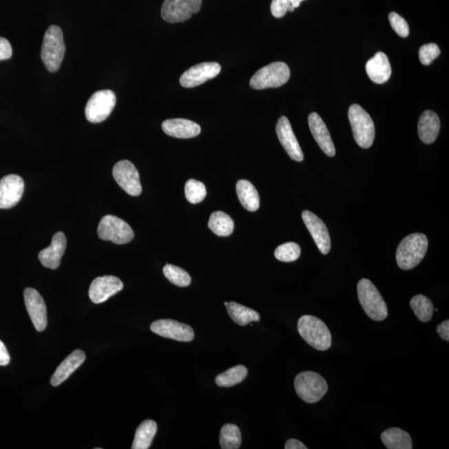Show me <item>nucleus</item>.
Returning <instances> with one entry per match:
<instances>
[{"mask_svg": "<svg viewBox=\"0 0 449 449\" xmlns=\"http://www.w3.org/2000/svg\"><path fill=\"white\" fill-rule=\"evenodd\" d=\"M428 240L422 233L406 236L399 244L396 251L397 264L404 271L411 270L422 262L427 253Z\"/></svg>", "mask_w": 449, "mask_h": 449, "instance_id": "f257e3e1", "label": "nucleus"}, {"mask_svg": "<svg viewBox=\"0 0 449 449\" xmlns=\"http://www.w3.org/2000/svg\"><path fill=\"white\" fill-rule=\"evenodd\" d=\"M297 328L304 342L315 350L326 351L331 348V331L322 320L313 315H303L298 320Z\"/></svg>", "mask_w": 449, "mask_h": 449, "instance_id": "f03ea898", "label": "nucleus"}, {"mask_svg": "<svg viewBox=\"0 0 449 449\" xmlns=\"http://www.w3.org/2000/svg\"><path fill=\"white\" fill-rule=\"evenodd\" d=\"M358 298L366 315L375 322H382L388 316L386 302L370 280H360L357 286Z\"/></svg>", "mask_w": 449, "mask_h": 449, "instance_id": "7ed1b4c3", "label": "nucleus"}, {"mask_svg": "<svg viewBox=\"0 0 449 449\" xmlns=\"http://www.w3.org/2000/svg\"><path fill=\"white\" fill-rule=\"evenodd\" d=\"M65 54L63 35L57 25H52L44 34L41 59L46 69L54 73L59 70Z\"/></svg>", "mask_w": 449, "mask_h": 449, "instance_id": "20e7f679", "label": "nucleus"}, {"mask_svg": "<svg viewBox=\"0 0 449 449\" xmlns=\"http://www.w3.org/2000/svg\"><path fill=\"white\" fill-rule=\"evenodd\" d=\"M355 142L360 147L370 148L375 141V124L370 115L358 104H353L348 112Z\"/></svg>", "mask_w": 449, "mask_h": 449, "instance_id": "39448f33", "label": "nucleus"}, {"mask_svg": "<svg viewBox=\"0 0 449 449\" xmlns=\"http://www.w3.org/2000/svg\"><path fill=\"white\" fill-rule=\"evenodd\" d=\"M295 388L304 402L315 404L326 395L328 384L326 380L317 373L304 371L295 377Z\"/></svg>", "mask_w": 449, "mask_h": 449, "instance_id": "423d86ee", "label": "nucleus"}, {"mask_svg": "<svg viewBox=\"0 0 449 449\" xmlns=\"http://www.w3.org/2000/svg\"><path fill=\"white\" fill-rule=\"evenodd\" d=\"M291 71L286 63L275 62L259 70L250 81V86L254 90L279 87L290 79Z\"/></svg>", "mask_w": 449, "mask_h": 449, "instance_id": "0eeeda50", "label": "nucleus"}, {"mask_svg": "<svg viewBox=\"0 0 449 449\" xmlns=\"http://www.w3.org/2000/svg\"><path fill=\"white\" fill-rule=\"evenodd\" d=\"M98 234L100 239L117 244H127L134 238V232L129 224L112 215L103 216L100 220Z\"/></svg>", "mask_w": 449, "mask_h": 449, "instance_id": "6e6552de", "label": "nucleus"}, {"mask_svg": "<svg viewBox=\"0 0 449 449\" xmlns=\"http://www.w3.org/2000/svg\"><path fill=\"white\" fill-rule=\"evenodd\" d=\"M116 95L111 90H100L92 95L85 107L88 122L99 123L106 120L114 109Z\"/></svg>", "mask_w": 449, "mask_h": 449, "instance_id": "1a4fd4ad", "label": "nucleus"}, {"mask_svg": "<svg viewBox=\"0 0 449 449\" xmlns=\"http://www.w3.org/2000/svg\"><path fill=\"white\" fill-rule=\"evenodd\" d=\"M202 0H165L162 6V18L168 23H182L198 13Z\"/></svg>", "mask_w": 449, "mask_h": 449, "instance_id": "9d476101", "label": "nucleus"}, {"mask_svg": "<svg viewBox=\"0 0 449 449\" xmlns=\"http://www.w3.org/2000/svg\"><path fill=\"white\" fill-rule=\"evenodd\" d=\"M112 176L120 187L128 195L138 196L142 194V185L137 168L127 160L115 164Z\"/></svg>", "mask_w": 449, "mask_h": 449, "instance_id": "9b49d317", "label": "nucleus"}, {"mask_svg": "<svg viewBox=\"0 0 449 449\" xmlns=\"http://www.w3.org/2000/svg\"><path fill=\"white\" fill-rule=\"evenodd\" d=\"M151 331L164 338L176 342H190L194 339V328L174 320H158L151 324Z\"/></svg>", "mask_w": 449, "mask_h": 449, "instance_id": "f8f14e48", "label": "nucleus"}, {"mask_svg": "<svg viewBox=\"0 0 449 449\" xmlns=\"http://www.w3.org/2000/svg\"><path fill=\"white\" fill-rule=\"evenodd\" d=\"M25 182L19 176L8 175L0 180V209H10L21 200Z\"/></svg>", "mask_w": 449, "mask_h": 449, "instance_id": "ddd939ff", "label": "nucleus"}, {"mask_svg": "<svg viewBox=\"0 0 449 449\" xmlns=\"http://www.w3.org/2000/svg\"><path fill=\"white\" fill-rule=\"evenodd\" d=\"M23 297L28 313L36 331H43L47 327L48 316L46 304L41 295L35 289L26 288L23 292Z\"/></svg>", "mask_w": 449, "mask_h": 449, "instance_id": "4468645a", "label": "nucleus"}, {"mask_svg": "<svg viewBox=\"0 0 449 449\" xmlns=\"http://www.w3.org/2000/svg\"><path fill=\"white\" fill-rule=\"evenodd\" d=\"M123 289L122 280L116 276L105 275L97 278L90 284V298L94 304H101L118 293Z\"/></svg>", "mask_w": 449, "mask_h": 449, "instance_id": "2eb2a0df", "label": "nucleus"}, {"mask_svg": "<svg viewBox=\"0 0 449 449\" xmlns=\"http://www.w3.org/2000/svg\"><path fill=\"white\" fill-rule=\"evenodd\" d=\"M220 65L215 62H206L190 67L180 78V84L184 87H194L220 74Z\"/></svg>", "mask_w": 449, "mask_h": 449, "instance_id": "dca6fc26", "label": "nucleus"}, {"mask_svg": "<svg viewBox=\"0 0 449 449\" xmlns=\"http://www.w3.org/2000/svg\"><path fill=\"white\" fill-rule=\"evenodd\" d=\"M302 219L320 251L327 255L331 251V240L326 224L310 211L302 212Z\"/></svg>", "mask_w": 449, "mask_h": 449, "instance_id": "f3484780", "label": "nucleus"}, {"mask_svg": "<svg viewBox=\"0 0 449 449\" xmlns=\"http://www.w3.org/2000/svg\"><path fill=\"white\" fill-rule=\"evenodd\" d=\"M275 131L279 141L290 158L296 162H302L304 154L302 147H300L298 140L292 130L291 123L286 117H282L278 120Z\"/></svg>", "mask_w": 449, "mask_h": 449, "instance_id": "a211bd4d", "label": "nucleus"}, {"mask_svg": "<svg viewBox=\"0 0 449 449\" xmlns=\"http://www.w3.org/2000/svg\"><path fill=\"white\" fill-rule=\"evenodd\" d=\"M67 239L63 232H57L52 239L51 244L46 249L39 252V259L44 267L55 270L60 266L61 259L65 252Z\"/></svg>", "mask_w": 449, "mask_h": 449, "instance_id": "6ab92c4d", "label": "nucleus"}, {"mask_svg": "<svg viewBox=\"0 0 449 449\" xmlns=\"http://www.w3.org/2000/svg\"><path fill=\"white\" fill-rule=\"evenodd\" d=\"M308 123L313 137L318 143L319 147L328 156H331V158L335 156V147L334 143H333L330 132H328L326 123H324L322 118L316 112H312L309 116Z\"/></svg>", "mask_w": 449, "mask_h": 449, "instance_id": "aec40b11", "label": "nucleus"}, {"mask_svg": "<svg viewBox=\"0 0 449 449\" xmlns=\"http://www.w3.org/2000/svg\"><path fill=\"white\" fill-rule=\"evenodd\" d=\"M162 127L166 134L176 138H191L200 134L198 123L183 118L167 119L163 122Z\"/></svg>", "mask_w": 449, "mask_h": 449, "instance_id": "412c9836", "label": "nucleus"}, {"mask_svg": "<svg viewBox=\"0 0 449 449\" xmlns=\"http://www.w3.org/2000/svg\"><path fill=\"white\" fill-rule=\"evenodd\" d=\"M86 355L82 351H74L60 364L57 370L51 378V384L54 387L60 386L64 381L70 378L75 370L85 362Z\"/></svg>", "mask_w": 449, "mask_h": 449, "instance_id": "4be33fe9", "label": "nucleus"}, {"mask_svg": "<svg viewBox=\"0 0 449 449\" xmlns=\"http://www.w3.org/2000/svg\"><path fill=\"white\" fill-rule=\"evenodd\" d=\"M366 69L368 77L373 82L378 84L386 83L392 74L390 60L382 52H379L368 60Z\"/></svg>", "mask_w": 449, "mask_h": 449, "instance_id": "5701e85b", "label": "nucleus"}, {"mask_svg": "<svg viewBox=\"0 0 449 449\" xmlns=\"http://www.w3.org/2000/svg\"><path fill=\"white\" fill-rule=\"evenodd\" d=\"M440 131V120L435 112L427 110L423 112L418 124L419 138L425 144L435 142Z\"/></svg>", "mask_w": 449, "mask_h": 449, "instance_id": "b1692460", "label": "nucleus"}, {"mask_svg": "<svg viewBox=\"0 0 449 449\" xmlns=\"http://www.w3.org/2000/svg\"><path fill=\"white\" fill-rule=\"evenodd\" d=\"M236 194L240 202L249 211H255L260 207V196L253 184L247 180H240L236 183Z\"/></svg>", "mask_w": 449, "mask_h": 449, "instance_id": "393cba45", "label": "nucleus"}, {"mask_svg": "<svg viewBox=\"0 0 449 449\" xmlns=\"http://www.w3.org/2000/svg\"><path fill=\"white\" fill-rule=\"evenodd\" d=\"M381 440L388 449H412L411 436L399 428H390L383 432Z\"/></svg>", "mask_w": 449, "mask_h": 449, "instance_id": "a878e982", "label": "nucleus"}, {"mask_svg": "<svg viewBox=\"0 0 449 449\" xmlns=\"http://www.w3.org/2000/svg\"><path fill=\"white\" fill-rule=\"evenodd\" d=\"M158 431V425L154 420L147 419L139 425L136 431L132 449H147L149 448L152 440Z\"/></svg>", "mask_w": 449, "mask_h": 449, "instance_id": "bb28decb", "label": "nucleus"}, {"mask_svg": "<svg viewBox=\"0 0 449 449\" xmlns=\"http://www.w3.org/2000/svg\"><path fill=\"white\" fill-rule=\"evenodd\" d=\"M227 310L231 320L240 326L259 322L260 319L258 312L234 302H228Z\"/></svg>", "mask_w": 449, "mask_h": 449, "instance_id": "cd10ccee", "label": "nucleus"}, {"mask_svg": "<svg viewBox=\"0 0 449 449\" xmlns=\"http://www.w3.org/2000/svg\"><path fill=\"white\" fill-rule=\"evenodd\" d=\"M211 231L219 236H229L234 231V222L229 216L223 211L213 212L208 222Z\"/></svg>", "mask_w": 449, "mask_h": 449, "instance_id": "c85d7f7f", "label": "nucleus"}, {"mask_svg": "<svg viewBox=\"0 0 449 449\" xmlns=\"http://www.w3.org/2000/svg\"><path fill=\"white\" fill-rule=\"evenodd\" d=\"M247 368L243 366H236L229 368L216 377V384L220 387H232L236 386L247 378Z\"/></svg>", "mask_w": 449, "mask_h": 449, "instance_id": "c756f323", "label": "nucleus"}, {"mask_svg": "<svg viewBox=\"0 0 449 449\" xmlns=\"http://www.w3.org/2000/svg\"><path fill=\"white\" fill-rule=\"evenodd\" d=\"M220 444L222 449H238L242 444V434L235 424H224L220 430Z\"/></svg>", "mask_w": 449, "mask_h": 449, "instance_id": "7c9ffc66", "label": "nucleus"}, {"mask_svg": "<svg viewBox=\"0 0 449 449\" xmlns=\"http://www.w3.org/2000/svg\"><path fill=\"white\" fill-rule=\"evenodd\" d=\"M410 306L420 322L425 323L430 322L432 314H434L435 308L434 304L427 296L423 295H415L410 300Z\"/></svg>", "mask_w": 449, "mask_h": 449, "instance_id": "2f4dec72", "label": "nucleus"}, {"mask_svg": "<svg viewBox=\"0 0 449 449\" xmlns=\"http://www.w3.org/2000/svg\"><path fill=\"white\" fill-rule=\"evenodd\" d=\"M163 274L171 284L179 287H187L191 282L189 274L183 269L167 264L163 268Z\"/></svg>", "mask_w": 449, "mask_h": 449, "instance_id": "473e14b6", "label": "nucleus"}, {"mask_svg": "<svg viewBox=\"0 0 449 449\" xmlns=\"http://www.w3.org/2000/svg\"><path fill=\"white\" fill-rule=\"evenodd\" d=\"M186 198L191 204L202 202L207 196V188L202 182L188 180L185 185Z\"/></svg>", "mask_w": 449, "mask_h": 449, "instance_id": "72a5a7b5", "label": "nucleus"}, {"mask_svg": "<svg viewBox=\"0 0 449 449\" xmlns=\"http://www.w3.org/2000/svg\"><path fill=\"white\" fill-rule=\"evenodd\" d=\"M302 250L298 244L288 242L280 244L275 251V258L284 262H292L298 260Z\"/></svg>", "mask_w": 449, "mask_h": 449, "instance_id": "f704fd0d", "label": "nucleus"}, {"mask_svg": "<svg viewBox=\"0 0 449 449\" xmlns=\"http://www.w3.org/2000/svg\"><path fill=\"white\" fill-rule=\"evenodd\" d=\"M441 54L439 47L436 43L424 44L420 48L419 56L420 62L424 65H430L432 61Z\"/></svg>", "mask_w": 449, "mask_h": 449, "instance_id": "c9c22d12", "label": "nucleus"}, {"mask_svg": "<svg viewBox=\"0 0 449 449\" xmlns=\"http://www.w3.org/2000/svg\"><path fill=\"white\" fill-rule=\"evenodd\" d=\"M388 19H390V23L393 30H394L397 34L399 35L400 37L406 38L408 34H410V27H408V23L406 19L395 12H392V13L388 15Z\"/></svg>", "mask_w": 449, "mask_h": 449, "instance_id": "e433bc0d", "label": "nucleus"}, {"mask_svg": "<svg viewBox=\"0 0 449 449\" xmlns=\"http://www.w3.org/2000/svg\"><path fill=\"white\" fill-rule=\"evenodd\" d=\"M295 9L291 0H272L271 11L275 18H282L288 11L293 12Z\"/></svg>", "mask_w": 449, "mask_h": 449, "instance_id": "4c0bfd02", "label": "nucleus"}, {"mask_svg": "<svg viewBox=\"0 0 449 449\" xmlns=\"http://www.w3.org/2000/svg\"><path fill=\"white\" fill-rule=\"evenodd\" d=\"M13 54L11 44L5 38L0 37V61L10 59Z\"/></svg>", "mask_w": 449, "mask_h": 449, "instance_id": "58836bf2", "label": "nucleus"}, {"mask_svg": "<svg viewBox=\"0 0 449 449\" xmlns=\"http://www.w3.org/2000/svg\"><path fill=\"white\" fill-rule=\"evenodd\" d=\"M437 333L445 342H449V322L448 320H444L437 326Z\"/></svg>", "mask_w": 449, "mask_h": 449, "instance_id": "ea45409f", "label": "nucleus"}, {"mask_svg": "<svg viewBox=\"0 0 449 449\" xmlns=\"http://www.w3.org/2000/svg\"><path fill=\"white\" fill-rule=\"evenodd\" d=\"M10 362V355L7 348L1 340H0V366H8Z\"/></svg>", "mask_w": 449, "mask_h": 449, "instance_id": "a19ab883", "label": "nucleus"}, {"mask_svg": "<svg viewBox=\"0 0 449 449\" xmlns=\"http://www.w3.org/2000/svg\"><path fill=\"white\" fill-rule=\"evenodd\" d=\"M284 448H286V449H307V447L302 442H300V440L295 439H289L287 441V442L286 443V446H284Z\"/></svg>", "mask_w": 449, "mask_h": 449, "instance_id": "79ce46f5", "label": "nucleus"}, {"mask_svg": "<svg viewBox=\"0 0 449 449\" xmlns=\"http://www.w3.org/2000/svg\"><path fill=\"white\" fill-rule=\"evenodd\" d=\"M304 1V0H291V5L295 8H297L300 6V3Z\"/></svg>", "mask_w": 449, "mask_h": 449, "instance_id": "37998d69", "label": "nucleus"}, {"mask_svg": "<svg viewBox=\"0 0 449 449\" xmlns=\"http://www.w3.org/2000/svg\"><path fill=\"white\" fill-rule=\"evenodd\" d=\"M224 306H227V304H228V302H224Z\"/></svg>", "mask_w": 449, "mask_h": 449, "instance_id": "c03bdc74", "label": "nucleus"}]
</instances>
